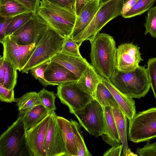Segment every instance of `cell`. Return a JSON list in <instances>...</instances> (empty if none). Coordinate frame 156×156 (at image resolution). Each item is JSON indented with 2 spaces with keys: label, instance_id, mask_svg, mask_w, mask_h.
Masks as SVG:
<instances>
[{
  "label": "cell",
  "instance_id": "obj_43",
  "mask_svg": "<svg viewBox=\"0 0 156 156\" xmlns=\"http://www.w3.org/2000/svg\"><path fill=\"white\" fill-rule=\"evenodd\" d=\"M4 58L3 56L0 58V83L2 84L4 81L5 69L4 64Z\"/></svg>",
  "mask_w": 156,
  "mask_h": 156
},
{
  "label": "cell",
  "instance_id": "obj_3",
  "mask_svg": "<svg viewBox=\"0 0 156 156\" xmlns=\"http://www.w3.org/2000/svg\"><path fill=\"white\" fill-rule=\"evenodd\" d=\"M109 80L120 91L132 98L144 97L151 87L146 65L139 66L134 70L126 73L117 69Z\"/></svg>",
  "mask_w": 156,
  "mask_h": 156
},
{
  "label": "cell",
  "instance_id": "obj_25",
  "mask_svg": "<svg viewBox=\"0 0 156 156\" xmlns=\"http://www.w3.org/2000/svg\"><path fill=\"white\" fill-rule=\"evenodd\" d=\"M31 11L16 0H0V16L13 17L19 14Z\"/></svg>",
  "mask_w": 156,
  "mask_h": 156
},
{
  "label": "cell",
  "instance_id": "obj_26",
  "mask_svg": "<svg viewBox=\"0 0 156 156\" xmlns=\"http://www.w3.org/2000/svg\"><path fill=\"white\" fill-rule=\"evenodd\" d=\"M94 99L102 107L120 108L112 94L102 81L99 83L97 86Z\"/></svg>",
  "mask_w": 156,
  "mask_h": 156
},
{
  "label": "cell",
  "instance_id": "obj_2",
  "mask_svg": "<svg viewBox=\"0 0 156 156\" xmlns=\"http://www.w3.org/2000/svg\"><path fill=\"white\" fill-rule=\"evenodd\" d=\"M36 13L61 36L70 37L76 20L75 10L41 0Z\"/></svg>",
  "mask_w": 156,
  "mask_h": 156
},
{
  "label": "cell",
  "instance_id": "obj_34",
  "mask_svg": "<svg viewBox=\"0 0 156 156\" xmlns=\"http://www.w3.org/2000/svg\"><path fill=\"white\" fill-rule=\"evenodd\" d=\"M147 69L150 86L156 99V57L148 59Z\"/></svg>",
  "mask_w": 156,
  "mask_h": 156
},
{
  "label": "cell",
  "instance_id": "obj_38",
  "mask_svg": "<svg viewBox=\"0 0 156 156\" xmlns=\"http://www.w3.org/2000/svg\"><path fill=\"white\" fill-rule=\"evenodd\" d=\"M13 17H4L0 16V42L5 38L7 28Z\"/></svg>",
  "mask_w": 156,
  "mask_h": 156
},
{
  "label": "cell",
  "instance_id": "obj_5",
  "mask_svg": "<svg viewBox=\"0 0 156 156\" xmlns=\"http://www.w3.org/2000/svg\"><path fill=\"white\" fill-rule=\"evenodd\" d=\"M65 40L64 38L48 27L36 44L33 54L22 71V73H28L33 68L50 60L61 51Z\"/></svg>",
  "mask_w": 156,
  "mask_h": 156
},
{
  "label": "cell",
  "instance_id": "obj_24",
  "mask_svg": "<svg viewBox=\"0 0 156 156\" xmlns=\"http://www.w3.org/2000/svg\"><path fill=\"white\" fill-rule=\"evenodd\" d=\"M49 113L41 105L34 107L25 115L21 118L26 131L40 122Z\"/></svg>",
  "mask_w": 156,
  "mask_h": 156
},
{
  "label": "cell",
  "instance_id": "obj_8",
  "mask_svg": "<svg viewBox=\"0 0 156 156\" xmlns=\"http://www.w3.org/2000/svg\"><path fill=\"white\" fill-rule=\"evenodd\" d=\"M80 125L90 134L98 137L105 131L102 107L94 99L73 113Z\"/></svg>",
  "mask_w": 156,
  "mask_h": 156
},
{
  "label": "cell",
  "instance_id": "obj_45",
  "mask_svg": "<svg viewBox=\"0 0 156 156\" xmlns=\"http://www.w3.org/2000/svg\"><path fill=\"white\" fill-rule=\"evenodd\" d=\"M110 0H100V3H103L107 2Z\"/></svg>",
  "mask_w": 156,
  "mask_h": 156
},
{
  "label": "cell",
  "instance_id": "obj_29",
  "mask_svg": "<svg viewBox=\"0 0 156 156\" xmlns=\"http://www.w3.org/2000/svg\"><path fill=\"white\" fill-rule=\"evenodd\" d=\"M5 69L4 81L2 84L6 88L13 90L17 83V69L11 63L4 59Z\"/></svg>",
  "mask_w": 156,
  "mask_h": 156
},
{
  "label": "cell",
  "instance_id": "obj_15",
  "mask_svg": "<svg viewBox=\"0 0 156 156\" xmlns=\"http://www.w3.org/2000/svg\"><path fill=\"white\" fill-rule=\"evenodd\" d=\"M45 77L50 85L58 86L71 82L78 78L70 71L58 63L51 61L44 72Z\"/></svg>",
  "mask_w": 156,
  "mask_h": 156
},
{
  "label": "cell",
  "instance_id": "obj_33",
  "mask_svg": "<svg viewBox=\"0 0 156 156\" xmlns=\"http://www.w3.org/2000/svg\"><path fill=\"white\" fill-rule=\"evenodd\" d=\"M51 61V59L46 61L30 70L32 75L34 77L36 80H38L42 85L45 87L50 85L45 77L44 72Z\"/></svg>",
  "mask_w": 156,
  "mask_h": 156
},
{
  "label": "cell",
  "instance_id": "obj_21",
  "mask_svg": "<svg viewBox=\"0 0 156 156\" xmlns=\"http://www.w3.org/2000/svg\"><path fill=\"white\" fill-rule=\"evenodd\" d=\"M112 112L116 125L122 146V156H137L132 152L127 142V118L119 108H112Z\"/></svg>",
  "mask_w": 156,
  "mask_h": 156
},
{
  "label": "cell",
  "instance_id": "obj_11",
  "mask_svg": "<svg viewBox=\"0 0 156 156\" xmlns=\"http://www.w3.org/2000/svg\"><path fill=\"white\" fill-rule=\"evenodd\" d=\"M0 43L3 47L4 59L11 63L19 71H22L29 61L36 46L35 43L19 44L6 36Z\"/></svg>",
  "mask_w": 156,
  "mask_h": 156
},
{
  "label": "cell",
  "instance_id": "obj_17",
  "mask_svg": "<svg viewBox=\"0 0 156 156\" xmlns=\"http://www.w3.org/2000/svg\"><path fill=\"white\" fill-rule=\"evenodd\" d=\"M102 82L110 91L122 111L129 120L136 114L135 101L131 98L123 94L112 84L109 79L102 77Z\"/></svg>",
  "mask_w": 156,
  "mask_h": 156
},
{
  "label": "cell",
  "instance_id": "obj_27",
  "mask_svg": "<svg viewBox=\"0 0 156 156\" xmlns=\"http://www.w3.org/2000/svg\"><path fill=\"white\" fill-rule=\"evenodd\" d=\"M73 130L78 149L77 156L92 155L85 144L81 130V125L76 121L71 119Z\"/></svg>",
  "mask_w": 156,
  "mask_h": 156
},
{
  "label": "cell",
  "instance_id": "obj_22",
  "mask_svg": "<svg viewBox=\"0 0 156 156\" xmlns=\"http://www.w3.org/2000/svg\"><path fill=\"white\" fill-rule=\"evenodd\" d=\"M102 81V77L90 64L77 81L80 87L94 98L97 86Z\"/></svg>",
  "mask_w": 156,
  "mask_h": 156
},
{
  "label": "cell",
  "instance_id": "obj_42",
  "mask_svg": "<svg viewBox=\"0 0 156 156\" xmlns=\"http://www.w3.org/2000/svg\"><path fill=\"white\" fill-rule=\"evenodd\" d=\"M138 0H128L123 4L121 12V15L122 16L129 10L137 3Z\"/></svg>",
  "mask_w": 156,
  "mask_h": 156
},
{
  "label": "cell",
  "instance_id": "obj_35",
  "mask_svg": "<svg viewBox=\"0 0 156 156\" xmlns=\"http://www.w3.org/2000/svg\"><path fill=\"white\" fill-rule=\"evenodd\" d=\"M136 153L140 156H156V142L151 143L149 141H147L143 147L137 148Z\"/></svg>",
  "mask_w": 156,
  "mask_h": 156
},
{
  "label": "cell",
  "instance_id": "obj_47",
  "mask_svg": "<svg viewBox=\"0 0 156 156\" xmlns=\"http://www.w3.org/2000/svg\"><path fill=\"white\" fill-rule=\"evenodd\" d=\"M90 0H86V2H87V1H90Z\"/></svg>",
  "mask_w": 156,
  "mask_h": 156
},
{
  "label": "cell",
  "instance_id": "obj_12",
  "mask_svg": "<svg viewBox=\"0 0 156 156\" xmlns=\"http://www.w3.org/2000/svg\"><path fill=\"white\" fill-rule=\"evenodd\" d=\"M51 118L50 112L40 122L26 132L30 156H46L45 143Z\"/></svg>",
  "mask_w": 156,
  "mask_h": 156
},
{
  "label": "cell",
  "instance_id": "obj_18",
  "mask_svg": "<svg viewBox=\"0 0 156 156\" xmlns=\"http://www.w3.org/2000/svg\"><path fill=\"white\" fill-rule=\"evenodd\" d=\"M100 0L87 1L80 14L77 16L76 23L70 37L73 38L79 34L88 25L97 12Z\"/></svg>",
  "mask_w": 156,
  "mask_h": 156
},
{
  "label": "cell",
  "instance_id": "obj_14",
  "mask_svg": "<svg viewBox=\"0 0 156 156\" xmlns=\"http://www.w3.org/2000/svg\"><path fill=\"white\" fill-rule=\"evenodd\" d=\"M51 118L46 138V156L66 155L65 145L62 133L57 121L55 111L50 112Z\"/></svg>",
  "mask_w": 156,
  "mask_h": 156
},
{
  "label": "cell",
  "instance_id": "obj_1",
  "mask_svg": "<svg viewBox=\"0 0 156 156\" xmlns=\"http://www.w3.org/2000/svg\"><path fill=\"white\" fill-rule=\"evenodd\" d=\"M91 65L102 77L109 79L117 69V51L113 37L99 33L89 40Z\"/></svg>",
  "mask_w": 156,
  "mask_h": 156
},
{
  "label": "cell",
  "instance_id": "obj_28",
  "mask_svg": "<svg viewBox=\"0 0 156 156\" xmlns=\"http://www.w3.org/2000/svg\"><path fill=\"white\" fill-rule=\"evenodd\" d=\"M35 14L33 12L29 11L14 16L7 28L5 37L9 36L12 34L32 18Z\"/></svg>",
  "mask_w": 156,
  "mask_h": 156
},
{
  "label": "cell",
  "instance_id": "obj_37",
  "mask_svg": "<svg viewBox=\"0 0 156 156\" xmlns=\"http://www.w3.org/2000/svg\"><path fill=\"white\" fill-rule=\"evenodd\" d=\"M26 7L30 11L36 13L40 4V0H16Z\"/></svg>",
  "mask_w": 156,
  "mask_h": 156
},
{
  "label": "cell",
  "instance_id": "obj_23",
  "mask_svg": "<svg viewBox=\"0 0 156 156\" xmlns=\"http://www.w3.org/2000/svg\"><path fill=\"white\" fill-rule=\"evenodd\" d=\"M19 111L18 117L22 118L35 106L41 105L37 93L27 92L18 98H15Z\"/></svg>",
  "mask_w": 156,
  "mask_h": 156
},
{
  "label": "cell",
  "instance_id": "obj_7",
  "mask_svg": "<svg viewBox=\"0 0 156 156\" xmlns=\"http://www.w3.org/2000/svg\"><path fill=\"white\" fill-rule=\"evenodd\" d=\"M129 122L128 138L130 141L139 143L156 137V108L136 113Z\"/></svg>",
  "mask_w": 156,
  "mask_h": 156
},
{
  "label": "cell",
  "instance_id": "obj_39",
  "mask_svg": "<svg viewBox=\"0 0 156 156\" xmlns=\"http://www.w3.org/2000/svg\"><path fill=\"white\" fill-rule=\"evenodd\" d=\"M55 5L68 8L76 11V0H47Z\"/></svg>",
  "mask_w": 156,
  "mask_h": 156
},
{
  "label": "cell",
  "instance_id": "obj_40",
  "mask_svg": "<svg viewBox=\"0 0 156 156\" xmlns=\"http://www.w3.org/2000/svg\"><path fill=\"white\" fill-rule=\"evenodd\" d=\"M156 0H138L137 3L142 14L152 7Z\"/></svg>",
  "mask_w": 156,
  "mask_h": 156
},
{
  "label": "cell",
  "instance_id": "obj_20",
  "mask_svg": "<svg viewBox=\"0 0 156 156\" xmlns=\"http://www.w3.org/2000/svg\"><path fill=\"white\" fill-rule=\"evenodd\" d=\"M57 121L64 143L66 156H77L78 149L71 122L63 117L57 115Z\"/></svg>",
  "mask_w": 156,
  "mask_h": 156
},
{
  "label": "cell",
  "instance_id": "obj_13",
  "mask_svg": "<svg viewBox=\"0 0 156 156\" xmlns=\"http://www.w3.org/2000/svg\"><path fill=\"white\" fill-rule=\"evenodd\" d=\"M141 55L140 48L132 43L119 45L117 51V69L124 73L134 70L144 60Z\"/></svg>",
  "mask_w": 156,
  "mask_h": 156
},
{
  "label": "cell",
  "instance_id": "obj_10",
  "mask_svg": "<svg viewBox=\"0 0 156 156\" xmlns=\"http://www.w3.org/2000/svg\"><path fill=\"white\" fill-rule=\"evenodd\" d=\"M48 28L46 22L36 13L32 18L9 37L12 40L20 45L36 44Z\"/></svg>",
  "mask_w": 156,
  "mask_h": 156
},
{
  "label": "cell",
  "instance_id": "obj_4",
  "mask_svg": "<svg viewBox=\"0 0 156 156\" xmlns=\"http://www.w3.org/2000/svg\"><path fill=\"white\" fill-rule=\"evenodd\" d=\"M123 0H110L100 3L93 19L86 28L73 39L80 46L84 41L89 40L99 33L108 23L121 16Z\"/></svg>",
  "mask_w": 156,
  "mask_h": 156
},
{
  "label": "cell",
  "instance_id": "obj_30",
  "mask_svg": "<svg viewBox=\"0 0 156 156\" xmlns=\"http://www.w3.org/2000/svg\"><path fill=\"white\" fill-rule=\"evenodd\" d=\"M37 94L41 104L43 105L49 112L56 110L55 104L56 97L53 92L49 91L43 88Z\"/></svg>",
  "mask_w": 156,
  "mask_h": 156
},
{
  "label": "cell",
  "instance_id": "obj_19",
  "mask_svg": "<svg viewBox=\"0 0 156 156\" xmlns=\"http://www.w3.org/2000/svg\"><path fill=\"white\" fill-rule=\"evenodd\" d=\"M105 131L101 136L103 140L112 147L117 146L121 144L115 119L112 108L108 106L102 107Z\"/></svg>",
  "mask_w": 156,
  "mask_h": 156
},
{
  "label": "cell",
  "instance_id": "obj_31",
  "mask_svg": "<svg viewBox=\"0 0 156 156\" xmlns=\"http://www.w3.org/2000/svg\"><path fill=\"white\" fill-rule=\"evenodd\" d=\"M144 25L145 35L149 34L152 37L156 38V6L151 7L147 11Z\"/></svg>",
  "mask_w": 156,
  "mask_h": 156
},
{
  "label": "cell",
  "instance_id": "obj_16",
  "mask_svg": "<svg viewBox=\"0 0 156 156\" xmlns=\"http://www.w3.org/2000/svg\"><path fill=\"white\" fill-rule=\"evenodd\" d=\"M60 64L73 73L78 78L90 65L83 57L69 55L60 51L51 59Z\"/></svg>",
  "mask_w": 156,
  "mask_h": 156
},
{
  "label": "cell",
  "instance_id": "obj_32",
  "mask_svg": "<svg viewBox=\"0 0 156 156\" xmlns=\"http://www.w3.org/2000/svg\"><path fill=\"white\" fill-rule=\"evenodd\" d=\"M80 46L72 37L69 36L65 38L64 44L60 51L69 55L82 57L79 50Z\"/></svg>",
  "mask_w": 156,
  "mask_h": 156
},
{
  "label": "cell",
  "instance_id": "obj_44",
  "mask_svg": "<svg viewBox=\"0 0 156 156\" xmlns=\"http://www.w3.org/2000/svg\"><path fill=\"white\" fill-rule=\"evenodd\" d=\"M86 2V0H76V12L77 16L79 15Z\"/></svg>",
  "mask_w": 156,
  "mask_h": 156
},
{
  "label": "cell",
  "instance_id": "obj_36",
  "mask_svg": "<svg viewBox=\"0 0 156 156\" xmlns=\"http://www.w3.org/2000/svg\"><path fill=\"white\" fill-rule=\"evenodd\" d=\"M14 90H10L0 83V100L1 101L11 103L14 102Z\"/></svg>",
  "mask_w": 156,
  "mask_h": 156
},
{
  "label": "cell",
  "instance_id": "obj_6",
  "mask_svg": "<svg viewBox=\"0 0 156 156\" xmlns=\"http://www.w3.org/2000/svg\"><path fill=\"white\" fill-rule=\"evenodd\" d=\"M26 132L22 118L18 117L0 136V156H30Z\"/></svg>",
  "mask_w": 156,
  "mask_h": 156
},
{
  "label": "cell",
  "instance_id": "obj_46",
  "mask_svg": "<svg viewBox=\"0 0 156 156\" xmlns=\"http://www.w3.org/2000/svg\"><path fill=\"white\" fill-rule=\"evenodd\" d=\"M128 0H123L124 1V3L126 2V1H127Z\"/></svg>",
  "mask_w": 156,
  "mask_h": 156
},
{
  "label": "cell",
  "instance_id": "obj_41",
  "mask_svg": "<svg viewBox=\"0 0 156 156\" xmlns=\"http://www.w3.org/2000/svg\"><path fill=\"white\" fill-rule=\"evenodd\" d=\"M122 144L117 146L112 147L106 151L103 154L104 156H120L122 151Z\"/></svg>",
  "mask_w": 156,
  "mask_h": 156
},
{
  "label": "cell",
  "instance_id": "obj_9",
  "mask_svg": "<svg viewBox=\"0 0 156 156\" xmlns=\"http://www.w3.org/2000/svg\"><path fill=\"white\" fill-rule=\"evenodd\" d=\"M57 95L61 102L67 106L69 112L73 114L94 99L80 87L77 81L58 86Z\"/></svg>",
  "mask_w": 156,
  "mask_h": 156
}]
</instances>
